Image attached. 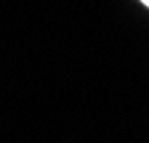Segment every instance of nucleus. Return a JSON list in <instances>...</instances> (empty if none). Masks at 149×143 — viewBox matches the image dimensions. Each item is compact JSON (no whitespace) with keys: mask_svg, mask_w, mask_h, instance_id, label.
<instances>
[{"mask_svg":"<svg viewBox=\"0 0 149 143\" xmlns=\"http://www.w3.org/2000/svg\"><path fill=\"white\" fill-rule=\"evenodd\" d=\"M139 2H141V4H143L145 8H149V0H139Z\"/></svg>","mask_w":149,"mask_h":143,"instance_id":"1","label":"nucleus"}]
</instances>
